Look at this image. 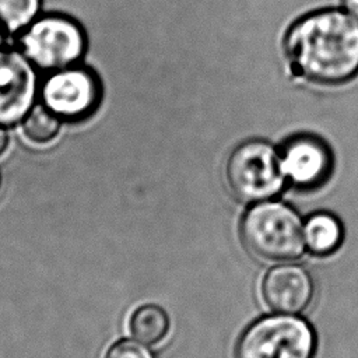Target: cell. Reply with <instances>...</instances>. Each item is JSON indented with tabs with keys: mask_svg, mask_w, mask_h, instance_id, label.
Returning <instances> with one entry per match:
<instances>
[{
	"mask_svg": "<svg viewBox=\"0 0 358 358\" xmlns=\"http://www.w3.org/2000/svg\"><path fill=\"white\" fill-rule=\"evenodd\" d=\"M344 10L358 21V0H341Z\"/></svg>",
	"mask_w": 358,
	"mask_h": 358,
	"instance_id": "9a60e30c",
	"label": "cell"
},
{
	"mask_svg": "<svg viewBox=\"0 0 358 358\" xmlns=\"http://www.w3.org/2000/svg\"><path fill=\"white\" fill-rule=\"evenodd\" d=\"M316 334L302 317L289 313L264 316L241 336L235 358H313Z\"/></svg>",
	"mask_w": 358,
	"mask_h": 358,
	"instance_id": "3957f363",
	"label": "cell"
},
{
	"mask_svg": "<svg viewBox=\"0 0 358 358\" xmlns=\"http://www.w3.org/2000/svg\"><path fill=\"white\" fill-rule=\"evenodd\" d=\"M103 358H154L152 352L133 340H120L110 345Z\"/></svg>",
	"mask_w": 358,
	"mask_h": 358,
	"instance_id": "5bb4252c",
	"label": "cell"
},
{
	"mask_svg": "<svg viewBox=\"0 0 358 358\" xmlns=\"http://www.w3.org/2000/svg\"><path fill=\"white\" fill-rule=\"evenodd\" d=\"M227 180L241 201L270 200L285 183L280 152L264 140L243 141L235 147L227 161Z\"/></svg>",
	"mask_w": 358,
	"mask_h": 358,
	"instance_id": "277c9868",
	"label": "cell"
},
{
	"mask_svg": "<svg viewBox=\"0 0 358 358\" xmlns=\"http://www.w3.org/2000/svg\"><path fill=\"white\" fill-rule=\"evenodd\" d=\"M129 329L133 337L141 343L157 344L169 330V317L158 305H143L133 312Z\"/></svg>",
	"mask_w": 358,
	"mask_h": 358,
	"instance_id": "8fae6325",
	"label": "cell"
},
{
	"mask_svg": "<svg viewBox=\"0 0 358 358\" xmlns=\"http://www.w3.org/2000/svg\"><path fill=\"white\" fill-rule=\"evenodd\" d=\"M35 87V74L25 56L0 53V124H13L28 113Z\"/></svg>",
	"mask_w": 358,
	"mask_h": 358,
	"instance_id": "ba28073f",
	"label": "cell"
},
{
	"mask_svg": "<svg viewBox=\"0 0 358 358\" xmlns=\"http://www.w3.org/2000/svg\"><path fill=\"white\" fill-rule=\"evenodd\" d=\"M41 0H0V27L15 32L31 24Z\"/></svg>",
	"mask_w": 358,
	"mask_h": 358,
	"instance_id": "4fadbf2b",
	"label": "cell"
},
{
	"mask_svg": "<svg viewBox=\"0 0 358 358\" xmlns=\"http://www.w3.org/2000/svg\"><path fill=\"white\" fill-rule=\"evenodd\" d=\"M344 231L340 220L330 213H315L303 222L306 249L316 256H327L338 249Z\"/></svg>",
	"mask_w": 358,
	"mask_h": 358,
	"instance_id": "30bf717a",
	"label": "cell"
},
{
	"mask_svg": "<svg viewBox=\"0 0 358 358\" xmlns=\"http://www.w3.org/2000/svg\"><path fill=\"white\" fill-rule=\"evenodd\" d=\"M8 144V136L3 127H0V155L6 151Z\"/></svg>",
	"mask_w": 358,
	"mask_h": 358,
	"instance_id": "2e32d148",
	"label": "cell"
},
{
	"mask_svg": "<svg viewBox=\"0 0 358 358\" xmlns=\"http://www.w3.org/2000/svg\"><path fill=\"white\" fill-rule=\"evenodd\" d=\"M20 48L29 63L43 70H59L83 56L85 38L73 20L48 15L27 27L20 36Z\"/></svg>",
	"mask_w": 358,
	"mask_h": 358,
	"instance_id": "5b68a950",
	"label": "cell"
},
{
	"mask_svg": "<svg viewBox=\"0 0 358 358\" xmlns=\"http://www.w3.org/2000/svg\"><path fill=\"white\" fill-rule=\"evenodd\" d=\"M60 129V117L45 105H36L24 117V136L36 144L52 141Z\"/></svg>",
	"mask_w": 358,
	"mask_h": 358,
	"instance_id": "7c38bea8",
	"label": "cell"
},
{
	"mask_svg": "<svg viewBox=\"0 0 358 358\" xmlns=\"http://www.w3.org/2000/svg\"><path fill=\"white\" fill-rule=\"evenodd\" d=\"M280 161L285 179L299 189L322 186L333 168L329 145L320 137L308 133L288 137L281 145Z\"/></svg>",
	"mask_w": 358,
	"mask_h": 358,
	"instance_id": "52a82bcc",
	"label": "cell"
},
{
	"mask_svg": "<svg viewBox=\"0 0 358 358\" xmlns=\"http://www.w3.org/2000/svg\"><path fill=\"white\" fill-rule=\"evenodd\" d=\"M43 105L60 119L80 120L90 116L101 98L95 74L83 67H64L52 73L42 85Z\"/></svg>",
	"mask_w": 358,
	"mask_h": 358,
	"instance_id": "8992f818",
	"label": "cell"
},
{
	"mask_svg": "<svg viewBox=\"0 0 358 358\" xmlns=\"http://www.w3.org/2000/svg\"><path fill=\"white\" fill-rule=\"evenodd\" d=\"M315 285L310 274L298 264L273 267L262 284L267 306L278 313L295 315L306 309L313 298Z\"/></svg>",
	"mask_w": 358,
	"mask_h": 358,
	"instance_id": "9c48e42d",
	"label": "cell"
},
{
	"mask_svg": "<svg viewBox=\"0 0 358 358\" xmlns=\"http://www.w3.org/2000/svg\"><path fill=\"white\" fill-rule=\"evenodd\" d=\"M241 236L253 255L266 260H292L305 249L299 214L281 201H259L242 217Z\"/></svg>",
	"mask_w": 358,
	"mask_h": 358,
	"instance_id": "7a4b0ae2",
	"label": "cell"
},
{
	"mask_svg": "<svg viewBox=\"0 0 358 358\" xmlns=\"http://www.w3.org/2000/svg\"><path fill=\"white\" fill-rule=\"evenodd\" d=\"M1 42H3V35H1V27H0V46H1Z\"/></svg>",
	"mask_w": 358,
	"mask_h": 358,
	"instance_id": "e0dca14e",
	"label": "cell"
},
{
	"mask_svg": "<svg viewBox=\"0 0 358 358\" xmlns=\"http://www.w3.org/2000/svg\"><path fill=\"white\" fill-rule=\"evenodd\" d=\"M284 50L294 73L306 81L347 83L358 74V21L340 8L308 13L287 31Z\"/></svg>",
	"mask_w": 358,
	"mask_h": 358,
	"instance_id": "6da1fadb",
	"label": "cell"
}]
</instances>
